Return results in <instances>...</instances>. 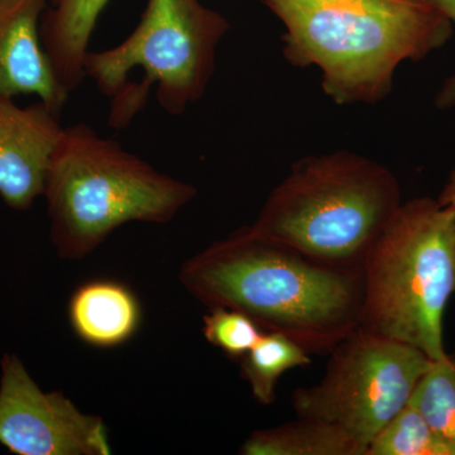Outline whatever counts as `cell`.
Returning <instances> with one entry per match:
<instances>
[{
    "label": "cell",
    "instance_id": "1",
    "mask_svg": "<svg viewBox=\"0 0 455 455\" xmlns=\"http://www.w3.org/2000/svg\"><path fill=\"white\" fill-rule=\"evenodd\" d=\"M179 278L209 309L241 311L310 355H329L361 326V271L311 259L251 226L191 257Z\"/></svg>",
    "mask_w": 455,
    "mask_h": 455
},
{
    "label": "cell",
    "instance_id": "2",
    "mask_svg": "<svg viewBox=\"0 0 455 455\" xmlns=\"http://www.w3.org/2000/svg\"><path fill=\"white\" fill-rule=\"evenodd\" d=\"M281 20L283 56L316 66L338 106L377 104L390 95L398 66L442 49L453 33L430 0H259Z\"/></svg>",
    "mask_w": 455,
    "mask_h": 455
},
{
    "label": "cell",
    "instance_id": "3",
    "mask_svg": "<svg viewBox=\"0 0 455 455\" xmlns=\"http://www.w3.org/2000/svg\"><path fill=\"white\" fill-rule=\"evenodd\" d=\"M44 196L57 253L82 259L124 224L172 220L196 188L79 123L62 132Z\"/></svg>",
    "mask_w": 455,
    "mask_h": 455
},
{
    "label": "cell",
    "instance_id": "4",
    "mask_svg": "<svg viewBox=\"0 0 455 455\" xmlns=\"http://www.w3.org/2000/svg\"><path fill=\"white\" fill-rule=\"evenodd\" d=\"M401 203L396 176L383 164L348 151L309 156L293 164L251 227L311 259L361 271Z\"/></svg>",
    "mask_w": 455,
    "mask_h": 455
},
{
    "label": "cell",
    "instance_id": "5",
    "mask_svg": "<svg viewBox=\"0 0 455 455\" xmlns=\"http://www.w3.org/2000/svg\"><path fill=\"white\" fill-rule=\"evenodd\" d=\"M361 326L421 350L447 355L444 315L455 292V217L438 199L401 203L361 268Z\"/></svg>",
    "mask_w": 455,
    "mask_h": 455
},
{
    "label": "cell",
    "instance_id": "6",
    "mask_svg": "<svg viewBox=\"0 0 455 455\" xmlns=\"http://www.w3.org/2000/svg\"><path fill=\"white\" fill-rule=\"evenodd\" d=\"M230 25L200 0H147L133 32L104 51H89L85 75L112 99L109 125L124 128L146 106L148 89L171 116L205 94Z\"/></svg>",
    "mask_w": 455,
    "mask_h": 455
},
{
    "label": "cell",
    "instance_id": "7",
    "mask_svg": "<svg viewBox=\"0 0 455 455\" xmlns=\"http://www.w3.org/2000/svg\"><path fill=\"white\" fill-rule=\"evenodd\" d=\"M323 379L292 394L295 414L335 425L364 449L409 403L434 361L421 350L358 326L329 353Z\"/></svg>",
    "mask_w": 455,
    "mask_h": 455
},
{
    "label": "cell",
    "instance_id": "8",
    "mask_svg": "<svg viewBox=\"0 0 455 455\" xmlns=\"http://www.w3.org/2000/svg\"><path fill=\"white\" fill-rule=\"evenodd\" d=\"M0 444L17 455L112 454L101 418L83 414L62 392L42 391L14 355L2 359Z\"/></svg>",
    "mask_w": 455,
    "mask_h": 455
},
{
    "label": "cell",
    "instance_id": "9",
    "mask_svg": "<svg viewBox=\"0 0 455 455\" xmlns=\"http://www.w3.org/2000/svg\"><path fill=\"white\" fill-rule=\"evenodd\" d=\"M13 99L0 95V197L9 208L26 211L44 196L64 127L41 101L22 108Z\"/></svg>",
    "mask_w": 455,
    "mask_h": 455
},
{
    "label": "cell",
    "instance_id": "10",
    "mask_svg": "<svg viewBox=\"0 0 455 455\" xmlns=\"http://www.w3.org/2000/svg\"><path fill=\"white\" fill-rule=\"evenodd\" d=\"M47 0H0V95H36L60 116L68 92L57 80L41 38Z\"/></svg>",
    "mask_w": 455,
    "mask_h": 455
},
{
    "label": "cell",
    "instance_id": "11",
    "mask_svg": "<svg viewBox=\"0 0 455 455\" xmlns=\"http://www.w3.org/2000/svg\"><path fill=\"white\" fill-rule=\"evenodd\" d=\"M68 317L80 339L100 348L130 340L139 329L140 307L123 283L95 280L82 284L68 304Z\"/></svg>",
    "mask_w": 455,
    "mask_h": 455
},
{
    "label": "cell",
    "instance_id": "12",
    "mask_svg": "<svg viewBox=\"0 0 455 455\" xmlns=\"http://www.w3.org/2000/svg\"><path fill=\"white\" fill-rule=\"evenodd\" d=\"M109 0H56L42 16L41 38L57 80L71 94L85 79L89 44Z\"/></svg>",
    "mask_w": 455,
    "mask_h": 455
},
{
    "label": "cell",
    "instance_id": "13",
    "mask_svg": "<svg viewBox=\"0 0 455 455\" xmlns=\"http://www.w3.org/2000/svg\"><path fill=\"white\" fill-rule=\"evenodd\" d=\"M243 455H364V449L346 431L315 419L256 430L239 449Z\"/></svg>",
    "mask_w": 455,
    "mask_h": 455
},
{
    "label": "cell",
    "instance_id": "14",
    "mask_svg": "<svg viewBox=\"0 0 455 455\" xmlns=\"http://www.w3.org/2000/svg\"><path fill=\"white\" fill-rule=\"evenodd\" d=\"M310 363V353L276 331H263L253 348L241 359L242 374L260 405L276 401L277 383L284 373Z\"/></svg>",
    "mask_w": 455,
    "mask_h": 455
},
{
    "label": "cell",
    "instance_id": "15",
    "mask_svg": "<svg viewBox=\"0 0 455 455\" xmlns=\"http://www.w3.org/2000/svg\"><path fill=\"white\" fill-rule=\"evenodd\" d=\"M366 455H455V451L407 403L371 440Z\"/></svg>",
    "mask_w": 455,
    "mask_h": 455
},
{
    "label": "cell",
    "instance_id": "16",
    "mask_svg": "<svg viewBox=\"0 0 455 455\" xmlns=\"http://www.w3.org/2000/svg\"><path fill=\"white\" fill-rule=\"evenodd\" d=\"M455 451V353L434 361L409 401Z\"/></svg>",
    "mask_w": 455,
    "mask_h": 455
},
{
    "label": "cell",
    "instance_id": "17",
    "mask_svg": "<svg viewBox=\"0 0 455 455\" xmlns=\"http://www.w3.org/2000/svg\"><path fill=\"white\" fill-rule=\"evenodd\" d=\"M205 339L230 359H242L262 337L263 331L250 316L228 307H211L204 316Z\"/></svg>",
    "mask_w": 455,
    "mask_h": 455
},
{
    "label": "cell",
    "instance_id": "18",
    "mask_svg": "<svg viewBox=\"0 0 455 455\" xmlns=\"http://www.w3.org/2000/svg\"><path fill=\"white\" fill-rule=\"evenodd\" d=\"M448 17L451 25H455V0H430ZM435 106L439 109H451L455 107V71L448 77L436 94Z\"/></svg>",
    "mask_w": 455,
    "mask_h": 455
},
{
    "label": "cell",
    "instance_id": "19",
    "mask_svg": "<svg viewBox=\"0 0 455 455\" xmlns=\"http://www.w3.org/2000/svg\"><path fill=\"white\" fill-rule=\"evenodd\" d=\"M438 202L443 205L449 206L454 212L455 217V170L449 176L447 185L443 188L442 194L438 197Z\"/></svg>",
    "mask_w": 455,
    "mask_h": 455
}]
</instances>
